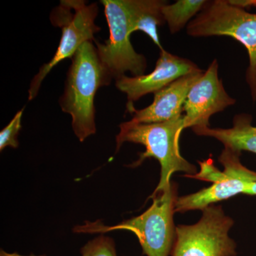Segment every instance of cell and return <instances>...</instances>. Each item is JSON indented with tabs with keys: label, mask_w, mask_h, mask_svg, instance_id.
Listing matches in <instances>:
<instances>
[{
	"label": "cell",
	"mask_w": 256,
	"mask_h": 256,
	"mask_svg": "<svg viewBox=\"0 0 256 256\" xmlns=\"http://www.w3.org/2000/svg\"><path fill=\"white\" fill-rule=\"evenodd\" d=\"M234 220L220 206L202 210V216L193 225L176 227L172 256H236V244L229 237Z\"/></svg>",
	"instance_id": "ba28073f"
},
{
	"label": "cell",
	"mask_w": 256,
	"mask_h": 256,
	"mask_svg": "<svg viewBox=\"0 0 256 256\" xmlns=\"http://www.w3.org/2000/svg\"><path fill=\"white\" fill-rule=\"evenodd\" d=\"M92 42L84 43L72 58L60 99V108L72 116L74 132L82 142L96 132V92L100 88L110 85L112 80Z\"/></svg>",
	"instance_id": "6da1fadb"
},
{
	"label": "cell",
	"mask_w": 256,
	"mask_h": 256,
	"mask_svg": "<svg viewBox=\"0 0 256 256\" xmlns=\"http://www.w3.org/2000/svg\"><path fill=\"white\" fill-rule=\"evenodd\" d=\"M232 4L237 5V6H242V8H247L254 6L256 8V0H230Z\"/></svg>",
	"instance_id": "e0dca14e"
},
{
	"label": "cell",
	"mask_w": 256,
	"mask_h": 256,
	"mask_svg": "<svg viewBox=\"0 0 256 256\" xmlns=\"http://www.w3.org/2000/svg\"><path fill=\"white\" fill-rule=\"evenodd\" d=\"M0 256H34V255H30V256H23L20 255V254H16V252H12V254H10V252H4V250H1V252H0Z\"/></svg>",
	"instance_id": "d6986e66"
},
{
	"label": "cell",
	"mask_w": 256,
	"mask_h": 256,
	"mask_svg": "<svg viewBox=\"0 0 256 256\" xmlns=\"http://www.w3.org/2000/svg\"><path fill=\"white\" fill-rule=\"evenodd\" d=\"M240 153L224 150L218 160L224 166V172L216 168L212 160L200 162L201 171L190 176L198 180L213 182L210 188L192 194L178 197L175 212L204 210L212 204L228 200L240 193H245L252 183L256 182V172L247 169L240 163Z\"/></svg>",
	"instance_id": "8992f818"
},
{
	"label": "cell",
	"mask_w": 256,
	"mask_h": 256,
	"mask_svg": "<svg viewBox=\"0 0 256 256\" xmlns=\"http://www.w3.org/2000/svg\"><path fill=\"white\" fill-rule=\"evenodd\" d=\"M152 204L142 214L124 220L114 226L88 223L76 227L77 232L104 233L126 230L136 234L146 256H169L176 239V227L173 216L178 200V186L171 183L162 192L152 195Z\"/></svg>",
	"instance_id": "3957f363"
},
{
	"label": "cell",
	"mask_w": 256,
	"mask_h": 256,
	"mask_svg": "<svg viewBox=\"0 0 256 256\" xmlns=\"http://www.w3.org/2000/svg\"><path fill=\"white\" fill-rule=\"evenodd\" d=\"M80 254L82 256H117L114 240L104 235L88 242Z\"/></svg>",
	"instance_id": "9a60e30c"
},
{
	"label": "cell",
	"mask_w": 256,
	"mask_h": 256,
	"mask_svg": "<svg viewBox=\"0 0 256 256\" xmlns=\"http://www.w3.org/2000/svg\"><path fill=\"white\" fill-rule=\"evenodd\" d=\"M184 130V114L170 120L158 124H136L132 121L120 124L116 136V152L124 142L142 144L144 152L131 166H139L148 158H154L161 166V176L152 194L166 190L172 182L170 178L176 172H183L193 176L196 174L194 165L186 161L180 154V138Z\"/></svg>",
	"instance_id": "7a4b0ae2"
},
{
	"label": "cell",
	"mask_w": 256,
	"mask_h": 256,
	"mask_svg": "<svg viewBox=\"0 0 256 256\" xmlns=\"http://www.w3.org/2000/svg\"><path fill=\"white\" fill-rule=\"evenodd\" d=\"M204 72L200 70L184 76L156 92L152 104L146 108L137 110L134 106L128 108V112L132 116L130 121L136 124H158L183 114L184 104L188 92Z\"/></svg>",
	"instance_id": "8fae6325"
},
{
	"label": "cell",
	"mask_w": 256,
	"mask_h": 256,
	"mask_svg": "<svg viewBox=\"0 0 256 256\" xmlns=\"http://www.w3.org/2000/svg\"><path fill=\"white\" fill-rule=\"evenodd\" d=\"M197 136H206L218 140L225 149L240 153L250 152L256 154V127L252 126V116L236 114L230 128H196L192 129Z\"/></svg>",
	"instance_id": "7c38bea8"
},
{
	"label": "cell",
	"mask_w": 256,
	"mask_h": 256,
	"mask_svg": "<svg viewBox=\"0 0 256 256\" xmlns=\"http://www.w3.org/2000/svg\"><path fill=\"white\" fill-rule=\"evenodd\" d=\"M98 13L96 3L87 4L82 0H62L50 14V20L56 28H62V37L55 54L50 62L44 64L32 79L28 89V100L38 94L43 80L52 68L66 58H73L80 47L87 42H95L94 35L100 31L95 20Z\"/></svg>",
	"instance_id": "5b68a950"
},
{
	"label": "cell",
	"mask_w": 256,
	"mask_h": 256,
	"mask_svg": "<svg viewBox=\"0 0 256 256\" xmlns=\"http://www.w3.org/2000/svg\"><path fill=\"white\" fill-rule=\"evenodd\" d=\"M168 3L162 0H128L131 34L142 32L154 44L163 50L160 43L158 28L165 22L162 9Z\"/></svg>",
	"instance_id": "4fadbf2b"
},
{
	"label": "cell",
	"mask_w": 256,
	"mask_h": 256,
	"mask_svg": "<svg viewBox=\"0 0 256 256\" xmlns=\"http://www.w3.org/2000/svg\"><path fill=\"white\" fill-rule=\"evenodd\" d=\"M186 32L192 37H232L245 46L249 56L246 78L256 102V13L248 12L230 0L207 1L188 23Z\"/></svg>",
	"instance_id": "277c9868"
},
{
	"label": "cell",
	"mask_w": 256,
	"mask_h": 256,
	"mask_svg": "<svg viewBox=\"0 0 256 256\" xmlns=\"http://www.w3.org/2000/svg\"><path fill=\"white\" fill-rule=\"evenodd\" d=\"M110 36L104 44L95 41L99 58L112 79L130 72L133 77L144 75L148 64L130 42V22L128 0H102Z\"/></svg>",
	"instance_id": "52a82bcc"
},
{
	"label": "cell",
	"mask_w": 256,
	"mask_h": 256,
	"mask_svg": "<svg viewBox=\"0 0 256 256\" xmlns=\"http://www.w3.org/2000/svg\"><path fill=\"white\" fill-rule=\"evenodd\" d=\"M218 70V62L213 60L188 92L183 107L184 130L210 127V120L213 114L236 102L226 92Z\"/></svg>",
	"instance_id": "9c48e42d"
},
{
	"label": "cell",
	"mask_w": 256,
	"mask_h": 256,
	"mask_svg": "<svg viewBox=\"0 0 256 256\" xmlns=\"http://www.w3.org/2000/svg\"><path fill=\"white\" fill-rule=\"evenodd\" d=\"M206 0H178L174 4L166 3L162 9L165 22L172 34L181 31L190 20L201 12Z\"/></svg>",
	"instance_id": "5bb4252c"
},
{
	"label": "cell",
	"mask_w": 256,
	"mask_h": 256,
	"mask_svg": "<svg viewBox=\"0 0 256 256\" xmlns=\"http://www.w3.org/2000/svg\"><path fill=\"white\" fill-rule=\"evenodd\" d=\"M24 107L18 110L13 119L0 132V150L5 148H16L18 146V134L22 129V118Z\"/></svg>",
	"instance_id": "2e32d148"
},
{
	"label": "cell",
	"mask_w": 256,
	"mask_h": 256,
	"mask_svg": "<svg viewBox=\"0 0 256 256\" xmlns=\"http://www.w3.org/2000/svg\"><path fill=\"white\" fill-rule=\"evenodd\" d=\"M200 70L192 60L172 54L163 48L150 74L136 77L124 76L116 80V86L127 96L128 108L143 96L156 94L184 76Z\"/></svg>",
	"instance_id": "30bf717a"
},
{
	"label": "cell",
	"mask_w": 256,
	"mask_h": 256,
	"mask_svg": "<svg viewBox=\"0 0 256 256\" xmlns=\"http://www.w3.org/2000/svg\"><path fill=\"white\" fill-rule=\"evenodd\" d=\"M246 194L249 195H256V182L252 183L248 188L246 190Z\"/></svg>",
	"instance_id": "ac0fdd59"
}]
</instances>
